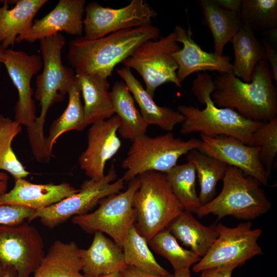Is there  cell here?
<instances>
[{
  "mask_svg": "<svg viewBox=\"0 0 277 277\" xmlns=\"http://www.w3.org/2000/svg\"><path fill=\"white\" fill-rule=\"evenodd\" d=\"M160 30L151 24L124 29L90 40L71 41L67 58L75 74H95L107 78L114 67L146 41L159 38Z\"/></svg>",
  "mask_w": 277,
  "mask_h": 277,
  "instance_id": "6da1fadb",
  "label": "cell"
},
{
  "mask_svg": "<svg viewBox=\"0 0 277 277\" xmlns=\"http://www.w3.org/2000/svg\"><path fill=\"white\" fill-rule=\"evenodd\" d=\"M39 48L43 70L36 78L34 96L41 110L33 126L27 129L29 144L38 161L49 157L46 144L44 125L48 111L54 103L62 101L75 80L72 69L63 65L62 52L66 39L62 33L42 39Z\"/></svg>",
  "mask_w": 277,
  "mask_h": 277,
  "instance_id": "7a4b0ae2",
  "label": "cell"
},
{
  "mask_svg": "<svg viewBox=\"0 0 277 277\" xmlns=\"http://www.w3.org/2000/svg\"><path fill=\"white\" fill-rule=\"evenodd\" d=\"M273 80L270 66L264 61L256 65L249 83L232 73H220L213 81L211 98L217 107L233 109L247 120L267 122L277 116V91Z\"/></svg>",
  "mask_w": 277,
  "mask_h": 277,
  "instance_id": "3957f363",
  "label": "cell"
},
{
  "mask_svg": "<svg viewBox=\"0 0 277 277\" xmlns=\"http://www.w3.org/2000/svg\"><path fill=\"white\" fill-rule=\"evenodd\" d=\"M214 89V81L210 74L206 72L197 74L192 82L191 90L205 107L201 110L192 106H178L177 111L184 117L181 133L186 135L198 132L209 137L230 136L252 146V133L263 122L249 120L233 109L217 107L211 98Z\"/></svg>",
  "mask_w": 277,
  "mask_h": 277,
  "instance_id": "277c9868",
  "label": "cell"
},
{
  "mask_svg": "<svg viewBox=\"0 0 277 277\" xmlns=\"http://www.w3.org/2000/svg\"><path fill=\"white\" fill-rule=\"evenodd\" d=\"M220 194L196 212L199 217L210 214L219 219L231 215L238 219L250 220L267 212L271 204L261 184L242 170L228 165L222 180Z\"/></svg>",
  "mask_w": 277,
  "mask_h": 277,
  "instance_id": "5b68a950",
  "label": "cell"
},
{
  "mask_svg": "<svg viewBox=\"0 0 277 277\" xmlns=\"http://www.w3.org/2000/svg\"><path fill=\"white\" fill-rule=\"evenodd\" d=\"M140 186L133 198L136 210L134 224L148 242L167 228L184 209L174 195L165 173L149 171L140 174Z\"/></svg>",
  "mask_w": 277,
  "mask_h": 277,
  "instance_id": "8992f818",
  "label": "cell"
},
{
  "mask_svg": "<svg viewBox=\"0 0 277 277\" xmlns=\"http://www.w3.org/2000/svg\"><path fill=\"white\" fill-rule=\"evenodd\" d=\"M132 142L122 163V167L127 170L123 176L126 182L147 171L167 173L176 165L181 156L198 149L202 143L201 140L195 138L183 141L170 132L155 137L146 134Z\"/></svg>",
  "mask_w": 277,
  "mask_h": 277,
  "instance_id": "52a82bcc",
  "label": "cell"
},
{
  "mask_svg": "<svg viewBox=\"0 0 277 277\" xmlns=\"http://www.w3.org/2000/svg\"><path fill=\"white\" fill-rule=\"evenodd\" d=\"M140 184L138 175L129 181L125 191L102 199L96 210L73 217L72 223L88 233H106L122 247L127 232L136 221L133 198Z\"/></svg>",
  "mask_w": 277,
  "mask_h": 277,
  "instance_id": "ba28073f",
  "label": "cell"
},
{
  "mask_svg": "<svg viewBox=\"0 0 277 277\" xmlns=\"http://www.w3.org/2000/svg\"><path fill=\"white\" fill-rule=\"evenodd\" d=\"M174 31L156 40L146 41L137 47L122 63L136 70L143 78L145 90L153 98L156 89L166 83L179 88L177 64L172 54L181 49Z\"/></svg>",
  "mask_w": 277,
  "mask_h": 277,
  "instance_id": "9c48e42d",
  "label": "cell"
},
{
  "mask_svg": "<svg viewBox=\"0 0 277 277\" xmlns=\"http://www.w3.org/2000/svg\"><path fill=\"white\" fill-rule=\"evenodd\" d=\"M117 177L114 165L100 181H85L78 191L48 207L36 210L31 221L39 219L45 226L53 228L75 216L88 213L103 199L120 192L124 186L121 177Z\"/></svg>",
  "mask_w": 277,
  "mask_h": 277,
  "instance_id": "30bf717a",
  "label": "cell"
},
{
  "mask_svg": "<svg viewBox=\"0 0 277 277\" xmlns=\"http://www.w3.org/2000/svg\"><path fill=\"white\" fill-rule=\"evenodd\" d=\"M250 222L241 223L235 227L219 223L216 225L218 237L206 254L195 264L194 272L212 267L230 264L239 266L252 257L263 253L258 240L261 229H252Z\"/></svg>",
  "mask_w": 277,
  "mask_h": 277,
  "instance_id": "8fae6325",
  "label": "cell"
},
{
  "mask_svg": "<svg viewBox=\"0 0 277 277\" xmlns=\"http://www.w3.org/2000/svg\"><path fill=\"white\" fill-rule=\"evenodd\" d=\"M44 243L38 230L26 223L0 225V262L17 277H30L43 259Z\"/></svg>",
  "mask_w": 277,
  "mask_h": 277,
  "instance_id": "7c38bea8",
  "label": "cell"
},
{
  "mask_svg": "<svg viewBox=\"0 0 277 277\" xmlns=\"http://www.w3.org/2000/svg\"><path fill=\"white\" fill-rule=\"evenodd\" d=\"M83 18L84 37L96 39L124 29L151 24L157 13L143 0H132L124 7H104L96 2L85 7Z\"/></svg>",
  "mask_w": 277,
  "mask_h": 277,
  "instance_id": "4fadbf2b",
  "label": "cell"
},
{
  "mask_svg": "<svg viewBox=\"0 0 277 277\" xmlns=\"http://www.w3.org/2000/svg\"><path fill=\"white\" fill-rule=\"evenodd\" d=\"M3 64L17 91L14 120L27 129L29 128L37 118L31 82L33 76L43 67L42 56L7 49L3 56Z\"/></svg>",
  "mask_w": 277,
  "mask_h": 277,
  "instance_id": "5bb4252c",
  "label": "cell"
},
{
  "mask_svg": "<svg viewBox=\"0 0 277 277\" xmlns=\"http://www.w3.org/2000/svg\"><path fill=\"white\" fill-rule=\"evenodd\" d=\"M201 137L202 143L198 150L239 168L261 185H267L270 177L260 162V147L246 145L230 136L209 137L201 134Z\"/></svg>",
  "mask_w": 277,
  "mask_h": 277,
  "instance_id": "9a60e30c",
  "label": "cell"
},
{
  "mask_svg": "<svg viewBox=\"0 0 277 277\" xmlns=\"http://www.w3.org/2000/svg\"><path fill=\"white\" fill-rule=\"evenodd\" d=\"M120 125V119L116 114L91 125L87 135V147L78 158L81 169L90 179L98 181L105 176L107 162L121 147L117 134Z\"/></svg>",
  "mask_w": 277,
  "mask_h": 277,
  "instance_id": "2e32d148",
  "label": "cell"
},
{
  "mask_svg": "<svg viewBox=\"0 0 277 277\" xmlns=\"http://www.w3.org/2000/svg\"><path fill=\"white\" fill-rule=\"evenodd\" d=\"M85 0H60L45 16L33 21L30 28L18 36L16 43H33L61 32L81 37L84 32Z\"/></svg>",
  "mask_w": 277,
  "mask_h": 277,
  "instance_id": "e0dca14e",
  "label": "cell"
},
{
  "mask_svg": "<svg viewBox=\"0 0 277 277\" xmlns=\"http://www.w3.org/2000/svg\"><path fill=\"white\" fill-rule=\"evenodd\" d=\"M174 31L176 34L177 42L183 45L182 48L172 54L178 66L176 76L180 83L191 74L200 71L232 73L231 57L224 55L219 56L202 50L193 39L190 27L186 29L176 26Z\"/></svg>",
  "mask_w": 277,
  "mask_h": 277,
  "instance_id": "ac0fdd59",
  "label": "cell"
},
{
  "mask_svg": "<svg viewBox=\"0 0 277 277\" xmlns=\"http://www.w3.org/2000/svg\"><path fill=\"white\" fill-rule=\"evenodd\" d=\"M78 190L67 183L36 184L19 179L15 180L10 191L0 195V205L19 206L37 210L54 204Z\"/></svg>",
  "mask_w": 277,
  "mask_h": 277,
  "instance_id": "d6986e66",
  "label": "cell"
},
{
  "mask_svg": "<svg viewBox=\"0 0 277 277\" xmlns=\"http://www.w3.org/2000/svg\"><path fill=\"white\" fill-rule=\"evenodd\" d=\"M90 247L81 249L82 271L86 277H99L121 272L126 264L122 248L103 233L95 232Z\"/></svg>",
  "mask_w": 277,
  "mask_h": 277,
  "instance_id": "ffe728a7",
  "label": "cell"
},
{
  "mask_svg": "<svg viewBox=\"0 0 277 277\" xmlns=\"http://www.w3.org/2000/svg\"><path fill=\"white\" fill-rule=\"evenodd\" d=\"M116 73L124 80L138 104L142 116L148 125H154L165 131H170L177 124L183 122L184 117L178 111L157 105L133 75L130 69L125 67L117 69Z\"/></svg>",
  "mask_w": 277,
  "mask_h": 277,
  "instance_id": "44dd1931",
  "label": "cell"
},
{
  "mask_svg": "<svg viewBox=\"0 0 277 277\" xmlns=\"http://www.w3.org/2000/svg\"><path fill=\"white\" fill-rule=\"evenodd\" d=\"M84 100L87 127L115 114L107 78L95 74H75Z\"/></svg>",
  "mask_w": 277,
  "mask_h": 277,
  "instance_id": "7402d4cb",
  "label": "cell"
},
{
  "mask_svg": "<svg viewBox=\"0 0 277 277\" xmlns=\"http://www.w3.org/2000/svg\"><path fill=\"white\" fill-rule=\"evenodd\" d=\"M0 7V44L5 49L13 46L16 38L31 27L36 14L48 0H18L9 8L8 1Z\"/></svg>",
  "mask_w": 277,
  "mask_h": 277,
  "instance_id": "603a6c76",
  "label": "cell"
},
{
  "mask_svg": "<svg viewBox=\"0 0 277 277\" xmlns=\"http://www.w3.org/2000/svg\"><path fill=\"white\" fill-rule=\"evenodd\" d=\"M80 251L73 241H55L30 277H86L81 272Z\"/></svg>",
  "mask_w": 277,
  "mask_h": 277,
  "instance_id": "cb8c5ba5",
  "label": "cell"
},
{
  "mask_svg": "<svg viewBox=\"0 0 277 277\" xmlns=\"http://www.w3.org/2000/svg\"><path fill=\"white\" fill-rule=\"evenodd\" d=\"M198 3L204 15L202 23L213 37L214 53L222 56L225 46L243 26L239 12L222 7L216 0H200Z\"/></svg>",
  "mask_w": 277,
  "mask_h": 277,
  "instance_id": "d4e9b609",
  "label": "cell"
},
{
  "mask_svg": "<svg viewBox=\"0 0 277 277\" xmlns=\"http://www.w3.org/2000/svg\"><path fill=\"white\" fill-rule=\"evenodd\" d=\"M171 233L190 248L192 251L204 257L218 237L216 226H205L193 216L184 210L167 228Z\"/></svg>",
  "mask_w": 277,
  "mask_h": 277,
  "instance_id": "484cf974",
  "label": "cell"
},
{
  "mask_svg": "<svg viewBox=\"0 0 277 277\" xmlns=\"http://www.w3.org/2000/svg\"><path fill=\"white\" fill-rule=\"evenodd\" d=\"M110 93L115 114L120 121L117 132L122 138L133 142L146 134L149 125L136 109L125 83L115 82Z\"/></svg>",
  "mask_w": 277,
  "mask_h": 277,
  "instance_id": "4316f807",
  "label": "cell"
},
{
  "mask_svg": "<svg viewBox=\"0 0 277 277\" xmlns=\"http://www.w3.org/2000/svg\"><path fill=\"white\" fill-rule=\"evenodd\" d=\"M231 42L234 56L232 73L243 81L249 83L258 63L267 61L264 47L255 34L243 26Z\"/></svg>",
  "mask_w": 277,
  "mask_h": 277,
  "instance_id": "83f0119b",
  "label": "cell"
},
{
  "mask_svg": "<svg viewBox=\"0 0 277 277\" xmlns=\"http://www.w3.org/2000/svg\"><path fill=\"white\" fill-rule=\"evenodd\" d=\"M67 94L69 100L67 107L63 113L53 121L50 126L49 135L46 137L47 149L51 155L54 144L63 134L71 130L82 131L86 127L81 90L76 75Z\"/></svg>",
  "mask_w": 277,
  "mask_h": 277,
  "instance_id": "f1b7e54d",
  "label": "cell"
},
{
  "mask_svg": "<svg viewBox=\"0 0 277 277\" xmlns=\"http://www.w3.org/2000/svg\"><path fill=\"white\" fill-rule=\"evenodd\" d=\"M187 160L195 166L200 188L199 197L204 205L214 196L217 183L224 178L228 165L198 149L188 152Z\"/></svg>",
  "mask_w": 277,
  "mask_h": 277,
  "instance_id": "f546056e",
  "label": "cell"
},
{
  "mask_svg": "<svg viewBox=\"0 0 277 277\" xmlns=\"http://www.w3.org/2000/svg\"><path fill=\"white\" fill-rule=\"evenodd\" d=\"M122 248L128 266L154 275L171 274L157 263L148 247L147 241L137 232L134 225L127 232Z\"/></svg>",
  "mask_w": 277,
  "mask_h": 277,
  "instance_id": "4dcf8cb0",
  "label": "cell"
},
{
  "mask_svg": "<svg viewBox=\"0 0 277 277\" xmlns=\"http://www.w3.org/2000/svg\"><path fill=\"white\" fill-rule=\"evenodd\" d=\"M165 174L174 195L184 210L195 213L202 205L195 189L194 165L190 162L176 165Z\"/></svg>",
  "mask_w": 277,
  "mask_h": 277,
  "instance_id": "1f68e13d",
  "label": "cell"
},
{
  "mask_svg": "<svg viewBox=\"0 0 277 277\" xmlns=\"http://www.w3.org/2000/svg\"><path fill=\"white\" fill-rule=\"evenodd\" d=\"M238 12L243 26L254 34L277 27L276 0H241Z\"/></svg>",
  "mask_w": 277,
  "mask_h": 277,
  "instance_id": "d6a6232c",
  "label": "cell"
},
{
  "mask_svg": "<svg viewBox=\"0 0 277 277\" xmlns=\"http://www.w3.org/2000/svg\"><path fill=\"white\" fill-rule=\"evenodd\" d=\"M21 131V124L0 113V171L8 172L15 180L25 179L30 174L12 148L13 141Z\"/></svg>",
  "mask_w": 277,
  "mask_h": 277,
  "instance_id": "836d02e7",
  "label": "cell"
},
{
  "mask_svg": "<svg viewBox=\"0 0 277 277\" xmlns=\"http://www.w3.org/2000/svg\"><path fill=\"white\" fill-rule=\"evenodd\" d=\"M148 244L154 251L169 262L174 271L190 268L201 259L191 250L181 247L167 228L155 234Z\"/></svg>",
  "mask_w": 277,
  "mask_h": 277,
  "instance_id": "e575fe53",
  "label": "cell"
},
{
  "mask_svg": "<svg viewBox=\"0 0 277 277\" xmlns=\"http://www.w3.org/2000/svg\"><path fill=\"white\" fill-rule=\"evenodd\" d=\"M252 146L260 148V162L270 177L277 154V116L263 122L252 133Z\"/></svg>",
  "mask_w": 277,
  "mask_h": 277,
  "instance_id": "d590c367",
  "label": "cell"
},
{
  "mask_svg": "<svg viewBox=\"0 0 277 277\" xmlns=\"http://www.w3.org/2000/svg\"><path fill=\"white\" fill-rule=\"evenodd\" d=\"M36 210L23 206L0 205V225L16 226L31 221Z\"/></svg>",
  "mask_w": 277,
  "mask_h": 277,
  "instance_id": "8d00e7d4",
  "label": "cell"
},
{
  "mask_svg": "<svg viewBox=\"0 0 277 277\" xmlns=\"http://www.w3.org/2000/svg\"><path fill=\"white\" fill-rule=\"evenodd\" d=\"M238 266L230 264L207 268L201 271L200 277H231L233 270Z\"/></svg>",
  "mask_w": 277,
  "mask_h": 277,
  "instance_id": "74e56055",
  "label": "cell"
},
{
  "mask_svg": "<svg viewBox=\"0 0 277 277\" xmlns=\"http://www.w3.org/2000/svg\"><path fill=\"white\" fill-rule=\"evenodd\" d=\"M263 45L267 62L268 63L271 71L272 74V77L275 80L276 84L277 83V52L275 47L271 45L268 42L264 41Z\"/></svg>",
  "mask_w": 277,
  "mask_h": 277,
  "instance_id": "f35d334b",
  "label": "cell"
},
{
  "mask_svg": "<svg viewBox=\"0 0 277 277\" xmlns=\"http://www.w3.org/2000/svg\"><path fill=\"white\" fill-rule=\"evenodd\" d=\"M120 273L122 277H173V275L172 274L162 276L150 274L141 271L131 266H128Z\"/></svg>",
  "mask_w": 277,
  "mask_h": 277,
  "instance_id": "ab89813d",
  "label": "cell"
},
{
  "mask_svg": "<svg viewBox=\"0 0 277 277\" xmlns=\"http://www.w3.org/2000/svg\"><path fill=\"white\" fill-rule=\"evenodd\" d=\"M217 3L222 7L235 11H239L241 0L223 1L216 0Z\"/></svg>",
  "mask_w": 277,
  "mask_h": 277,
  "instance_id": "60d3db41",
  "label": "cell"
},
{
  "mask_svg": "<svg viewBox=\"0 0 277 277\" xmlns=\"http://www.w3.org/2000/svg\"><path fill=\"white\" fill-rule=\"evenodd\" d=\"M8 180V175L5 172L0 171V195L7 192Z\"/></svg>",
  "mask_w": 277,
  "mask_h": 277,
  "instance_id": "b9f144b4",
  "label": "cell"
},
{
  "mask_svg": "<svg viewBox=\"0 0 277 277\" xmlns=\"http://www.w3.org/2000/svg\"><path fill=\"white\" fill-rule=\"evenodd\" d=\"M173 277H191L190 269L185 268L175 270Z\"/></svg>",
  "mask_w": 277,
  "mask_h": 277,
  "instance_id": "7bdbcfd3",
  "label": "cell"
},
{
  "mask_svg": "<svg viewBox=\"0 0 277 277\" xmlns=\"http://www.w3.org/2000/svg\"><path fill=\"white\" fill-rule=\"evenodd\" d=\"M1 277H17L15 270L11 267H6L5 271Z\"/></svg>",
  "mask_w": 277,
  "mask_h": 277,
  "instance_id": "ee69618b",
  "label": "cell"
},
{
  "mask_svg": "<svg viewBox=\"0 0 277 277\" xmlns=\"http://www.w3.org/2000/svg\"><path fill=\"white\" fill-rule=\"evenodd\" d=\"M5 49L1 44H0V73L1 71L2 65L3 64V56L5 52Z\"/></svg>",
  "mask_w": 277,
  "mask_h": 277,
  "instance_id": "f6af8a7d",
  "label": "cell"
},
{
  "mask_svg": "<svg viewBox=\"0 0 277 277\" xmlns=\"http://www.w3.org/2000/svg\"><path fill=\"white\" fill-rule=\"evenodd\" d=\"M99 277H122V276L120 272H115L107 275H105L103 276H101Z\"/></svg>",
  "mask_w": 277,
  "mask_h": 277,
  "instance_id": "bcb514c9",
  "label": "cell"
},
{
  "mask_svg": "<svg viewBox=\"0 0 277 277\" xmlns=\"http://www.w3.org/2000/svg\"><path fill=\"white\" fill-rule=\"evenodd\" d=\"M6 268L0 262V277L4 274Z\"/></svg>",
  "mask_w": 277,
  "mask_h": 277,
  "instance_id": "7dc6e473",
  "label": "cell"
}]
</instances>
